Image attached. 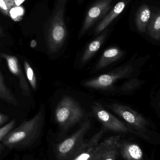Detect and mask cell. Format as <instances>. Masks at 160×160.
<instances>
[{
    "label": "cell",
    "instance_id": "obj_1",
    "mask_svg": "<svg viewBox=\"0 0 160 160\" xmlns=\"http://www.w3.org/2000/svg\"><path fill=\"white\" fill-rule=\"evenodd\" d=\"M45 113L43 108L30 120L25 121L12 130L2 141L9 148H21L32 145L39 138L44 125Z\"/></svg>",
    "mask_w": 160,
    "mask_h": 160
},
{
    "label": "cell",
    "instance_id": "obj_2",
    "mask_svg": "<svg viewBox=\"0 0 160 160\" xmlns=\"http://www.w3.org/2000/svg\"><path fill=\"white\" fill-rule=\"evenodd\" d=\"M67 0H57L55 9L49 22L47 34V45L49 53H57L66 39L64 14Z\"/></svg>",
    "mask_w": 160,
    "mask_h": 160
},
{
    "label": "cell",
    "instance_id": "obj_3",
    "mask_svg": "<svg viewBox=\"0 0 160 160\" xmlns=\"http://www.w3.org/2000/svg\"><path fill=\"white\" fill-rule=\"evenodd\" d=\"M84 116L79 103L70 96H64L55 111V119L61 128L67 130L80 122Z\"/></svg>",
    "mask_w": 160,
    "mask_h": 160
},
{
    "label": "cell",
    "instance_id": "obj_4",
    "mask_svg": "<svg viewBox=\"0 0 160 160\" xmlns=\"http://www.w3.org/2000/svg\"><path fill=\"white\" fill-rule=\"evenodd\" d=\"M91 126L90 120H87L70 137L57 145L56 156L59 160H69L74 153L83 143L84 137Z\"/></svg>",
    "mask_w": 160,
    "mask_h": 160
},
{
    "label": "cell",
    "instance_id": "obj_5",
    "mask_svg": "<svg viewBox=\"0 0 160 160\" xmlns=\"http://www.w3.org/2000/svg\"><path fill=\"white\" fill-rule=\"evenodd\" d=\"M132 71V66H124L97 78L87 80L83 83V85L94 89H109L118 80L129 77Z\"/></svg>",
    "mask_w": 160,
    "mask_h": 160
},
{
    "label": "cell",
    "instance_id": "obj_6",
    "mask_svg": "<svg viewBox=\"0 0 160 160\" xmlns=\"http://www.w3.org/2000/svg\"><path fill=\"white\" fill-rule=\"evenodd\" d=\"M92 110L95 117L102 124L106 130L118 132H131L122 121L105 110L99 103H94Z\"/></svg>",
    "mask_w": 160,
    "mask_h": 160
},
{
    "label": "cell",
    "instance_id": "obj_7",
    "mask_svg": "<svg viewBox=\"0 0 160 160\" xmlns=\"http://www.w3.org/2000/svg\"><path fill=\"white\" fill-rule=\"evenodd\" d=\"M108 107L132 127L143 129L148 125L146 119L128 106L118 103H112Z\"/></svg>",
    "mask_w": 160,
    "mask_h": 160
},
{
    "label": "cell",
    "instance_id": "obj_8",
    "mask_svg": "<svg viewBox=\"0 0 160 160\" xmlns=\"http://www.w3.org/2000/svg\"><path fill=\"white\" fill-rule=\"evenodd\" d=\"M113 0H100L88 10L81 29L79 37L83 35L99 18L105 15L111 8Z\"/></svg>",
    "mask_w": 160,
    "mask_h": 160
},
{
    "label": "cell",
    "instance_id": "obj_9",
    "mask_svg": "<svg viewBox=\"0 0 160 160\" xmlns=\"http://www.w3.org/2000/svg\"><path fill=\"white\" fill-rule=\"evenodd\" d=\"M106 130L102 128L99 132L95 134L90 140L83 143L74 153L69 160H88L94 153L97 147L99 144Z\"/></svg>",
    "mask_w": 160,
    "mask_h": 160
},
{
    "label": "cell",
    "instance_id": "obj_10",
    "mask_svg": "<svg viewBox=\"0 0 160 160\" xmlns=\"http://www.w3.org/2000/svg\"><path fill=\"white\" fill-rule=\"evenodd\" d=\"M0 55L6 61L10 72L18 79L20 87L23 94L25 96H30V88L27 80L20 66L18 58L13 55H8L4 53H1Z\"/></svg>",
    "mask_w": 160,
    "mask_h": 160
},
{
    "label": "cell",
    "instance_id": "obj_11",
    "mask_svg": "<svg viewBox=\"0 0 160 160\" xmlns=\"http://www.w3.org/2000/svg\"><path fill=\"white\" fill-rule=\"evenodd\" d=\"M119 154L125 160H143V153L139 145L127 142H118Z\"/></svg>",
    "mask_w": 160,
    "mask_h": 160
},
{
    "label": "cell",
    "instance_id": "obj_12",
    "mask_svg": "<svg viewBox=\"0 0 160 160\" xmlns=\"http://www.w3.org/2000/svg\"><path fill=\"white\" fill-rule=\"evenodd\" d=\"M123 55L124 52L118 47H112L106 49L96 64L95 69L98 70L105 68L121 59Z\"/></svg>",
    "mask_w": 160,
    "mask_h": 160
},
{
    "label": "cell",
    "instance_id": "obj_13",
    "mask_svg": "<svg viewBox=\"0 0 160 160\" xmlns=\"http://www.w3.org/2000/svg\"><path fill=\"white\" fill-rule=\"evenodd\" d=\"M118 135L111 136L102 142L103 150L101 160H116L119 155L118 144L120 141Z\"/></svg>",
    "mask_w": 160,
    "mask_h": 160
},
{
    "label": "cell",
    "instance_id": "obj_14",
    "mask_svg": "<svg viewBox=\"0 0 160 160\" xmlns=\"http://www.w3.org/2000/svg\"><path fill=\"white\" fill-rule=\"evenodd\" d=\"M132 0H121L117 3L112 9L110 11L109 14L97 26L95 30V34H98L103 31L115 18L123 12L127 5Z\"/></svg>",
    "mask_w": 160,
    "mask_h": 160
},
{
    "label": "cell",
    "instance_id": "obj_15",
    "mask_svg": "<svg viewBox=\"0 0 160 160\" xmlns=\"http://www.w3.org/2000/svg\"><path fill=\"white\" fill-rule=\"evenodd\" d=\"M152 15L151 7L148 5L144 4L138 8L135 15V24L140 32H145Z\"/></svg>",
    "mask_w": 160,
    "mask_h": 160
},
{
    "label": "cell",
    "instance_id": "obj_16",
    "mask_svg": "<svg viewBox=\"0 0 160 160\" xmlns=\"http://www.w3.org/2000/svg\"><path fill=\"white\" fill-rule=\"evenodd\" d=\"M106 36V33L102 34L88 45L81 57L82 63L87 62L95 55L104 42Z\"/></svg>",
    "mask_w": 160,
    "mask_h": 160
},
{
    "label": "cell",
    "instance_id": "obj_17",
    "mask_svg": "<svg viewBox=\"0 0 160 160\" xmlns=\"http://www.w3.org/2000/svg\"><path fill=\"white\" fill-rule=\"evenodd\" d=\"M147 29L151 38L154 40H160V10L153 13Z\"/></svg>",
    "mask_w": 160,
    "mask_h": 160
},
{
    "label": "cell",
    "instance_id": "obj_18",
    "mask_svg": "<svg viewBox=\"0 0 160 160\" xmlns=\"http://www.w3.org/2000/svg\"><path fill=\"white\" fill-rule=\"evenodd\" d=\"M0 99L10 104L17 106L18 104L17 98L7 86L0 73Z\"/></svg>",
    "mask_w": 160,
    "mask_h": 160
},
{
    "label": "cell",
    "instance_id": "obj_19",
    "mask_svg": "<svg viewBox=\"0 0 160 160\" xmlns=\"http://www.w3.org/2000/svg\"><path fill=\"white\" fill-rule=\"evenodd\" d=\"M24 68L26 77L30 85L33 89L36 90L37 85L36 77L32 68L27 61L24 62Z\"/></svg>",
    "mask_w": 160,
    "mask_h": 160
},
{
    "label": "cell",
    "instance_id": "obj_20",
    "mask_svg": "<svg viewBox=\"0 0 160 160\" xmlns=\"http://www.w3.org/2000/svg\"><path fill=\"white\" fill-rule=\"evenodd\" d=\"M16 120L13 119L3 127L0 128V142L16 126Z\"/></svg>",
    "mask_w": 160,
    "mask_h": 160
},
{
    "label": "cell",
    "instance_id": "obj_21",
    "mask_svg": "<svg viewBox=\"0 0 160 160\" xmlns=\"http://www.w3.org/2000/svg\"><path fill=\"white\" fill-rule=\"evenodd\" d=\"M141 83L140 80L136 79H132L127 81L123 84L120 88V90L122 91H131L137 88Z\"/></svg>",
    "mask_w": 160,
    "mask_h": 160
},
{
    "label": "cell",
    "instance_id": "obj_22",
    "mask_svg": "<svg viewBox=\"0 0 160 160\" xmlns=\"http://www.w3.org/2000/svg\"><path fill=\"white\" fill-rule=\"evenodd\" d=\"M103 148V144L102 142L100 143L98 145V146L95 149L93 155L88 160H101L102 155Z\"/></svg>",
    "mask_w": 160,
    "mask_h": 160
},
{
    "label": "cell",
    "instance_id": "obj_23",
    "mask_svg": "<svg viewBox=\"0 0 160 160\" xmlns=\"http://www.w3.org/2000/svg\"><path fill=\"white\" fill-rule=\"evenodd\" d=\"M8 118L7 116L3 114L0 113V126L3 125L8 120Z\"/></svg>",
    "mask_w": 160,
    "mask_h": 160
},
{
    "label": "cell",
    "instance_id": "obj_24",
    "mask_svg": "<svg viewBox=\"0 0 160 160\" xmlns=\"http://www.w3.org/2000/svg\"><path fill=\"white\" fill-rule=\"evenodd\" d=\"M25 0H14V2L17 6H19Z\"/></svg>",
    "mask_w": 160,
    "mask_h": 160
},
{
    "label": "cell",
    "instance_id": "obj_25",
    "mask_svg": "<svg viewBox=\"0 0 160 160\" xmlns=\"http://www.w3.org/2000/svg\"><path fill=\"white\" fill-rule=\"evenodd\" d=\"M37 43L36 41L35 40H32V42L31 43V47H32V48H34L36 47Z\"/></svg>",
    "mask_w": 160,
    "mask_h": 160
},
{
    "label": "cell",
    "instance_id": "obj_26",
    "mask_svg": "<svg viewBox=\"0 0 160 160\" xmlns=\"http://www.w3.org/2000/svg\"><path fill=\"white\" fill-rule=\"evenodd\" d=\"M4 33L3 31L2 28L1 26H0V38L2 37L3 36Z\"/></svg>",
    "mask_w": 160,
    "mask_h": 160
},
{
    "label": "cell",
    "instance_id": "obj_27",
    "mask_svg": "<svg viewBox=\"0 0 160 160\" xmlns=\"http://www.w3.org/2000/svg\"><path fill=\"white\" fill-rule=\"evenodd\" d=\"M1 150H2V146H1V145H0V152H1Z\"/></svg>",
    "mask_w": 160,
    "mask_h": 160
}]
</instances>
